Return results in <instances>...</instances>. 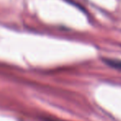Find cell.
<instances>
[{"label": "cell", "mask_w": 121, "mask_h": 121, "mask_svg": "<svg viewBox=\"0 0 121 121\" xmlns=\"http://www.w3.org/2000/svg\"><path fill=\"white\" fill-rule=\"evenodd\" d=\"M107 64L110 66H114L116 68H121V61L116 60H107Z\"/></svg>", "instance_id": "6da1fadb"}]
</instances>
